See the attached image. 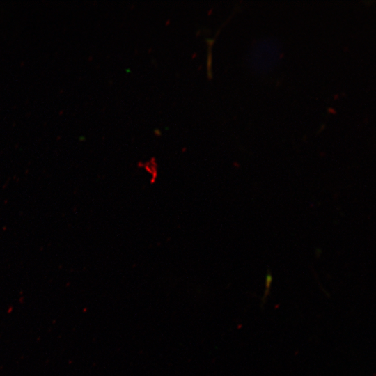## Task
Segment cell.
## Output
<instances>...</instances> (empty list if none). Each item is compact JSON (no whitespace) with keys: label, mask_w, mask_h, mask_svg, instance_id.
Segmentation results:
<instances>
[{"label":"cell","mask_w":376,"mask_h":376,"mask_svg":"<svg viewBox=\"0 0 376 376\" xmlns=\"http://www.w3.org/2000/svg\"><path fill=\"white\" fill-rule=\"evenodd\" d=\"M271 281H272V276H271V275H269L268 277L267 278V281H266L267 282V285H266L267 289H266V292L265 293L264 297H266L267 296L268 286L271 283Z\"/></svg>","instance_id":"cell-1"}]
</instances>
